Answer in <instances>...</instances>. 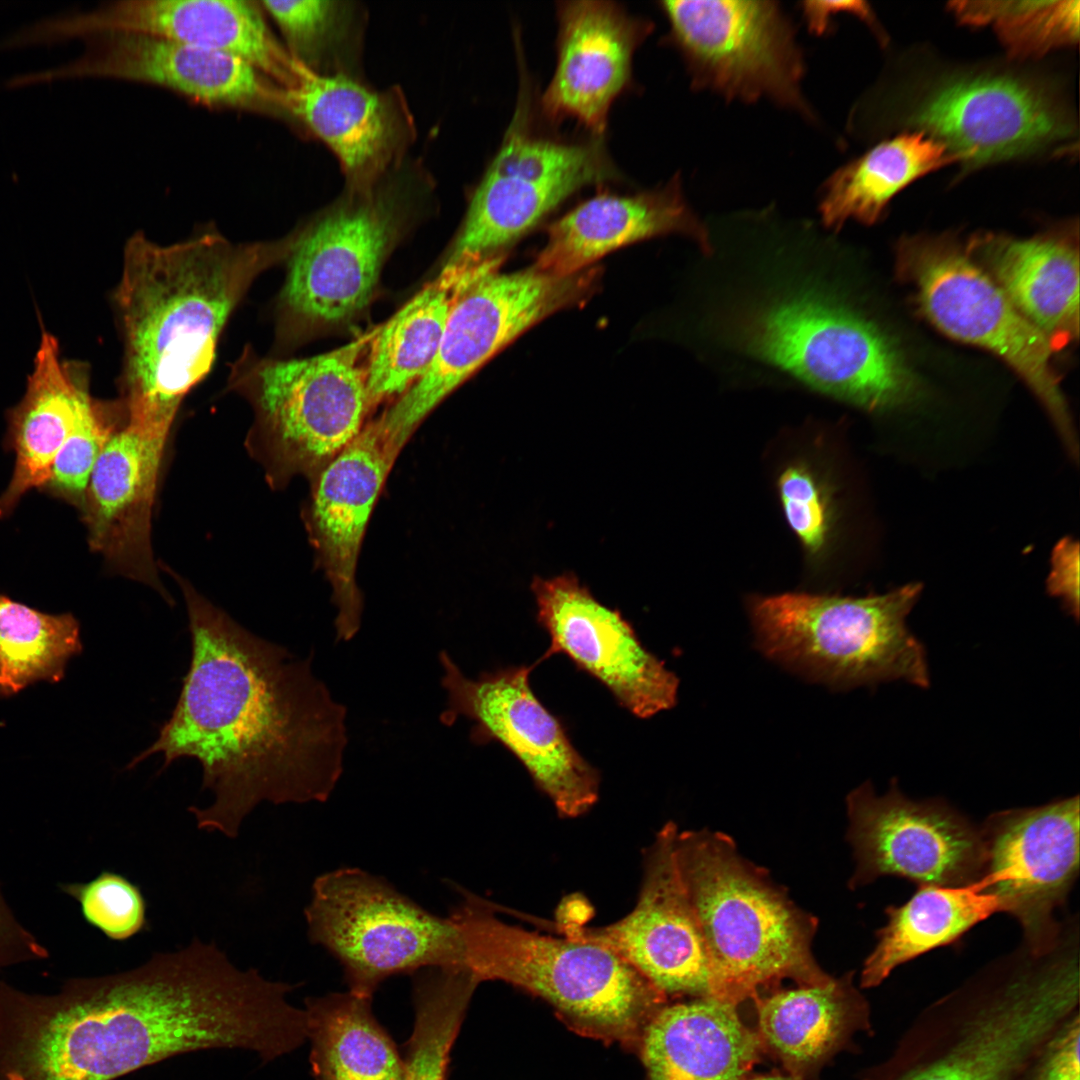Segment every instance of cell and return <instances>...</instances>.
Returning a JSON list of instances; mask_svg holds the SVG:
<instances>
[{
	"instance_id": "cell-1",
	"label": "cell",
	"mask_w": 1080,
	"mask_h": 1080,
	"mask_svg": "<svg viewBox=\"0 0 1080 1080\" xmlns=\"http://www.w3.org/2000/svg\"><path fill=\"white\" fill-rule=\"evenodd\" d=\"M289 983L198 938L52 995L0 984V1080H115L180 1054L242 1049L264 1063L306 1041Z\"/></svg>"
},
{
	"instance_id": "cell-2",
	"label": "cell",
	"mask_w": 1080,
	"mask_h": 1080,
	"mask_svg": "<svg viewBox=\"0 0 1080 1080\" xmlns=\"http://www.w3.org/2000/svg\"><path fill=\"white\" fill-rule=\"evenodd\" d=\"M178 579L189 619L191 662L170 718L128 764L162 754V770L197 760L205 807L199 829L234 838L261 802H324L344 768L347 710L299 658L249 632Z\"/></svg>"
},
{
	"instance_id": "cell-3",
	"label": "cell",
	"mask_w": 1080,
	"mask_h": 1080,
	"mask_svg": "<svg viewBox=\"0 0 1080 1080\" xmlns=\"http://www.w3.org/2000/svg\"><path fill=\"white\" fill-rule=\"evenodd\" d=\"M292 243V235L232 243L216 233L168 246L141 233L129 239L116 293L128 421L170 432L182 400L210 371L231 312Z\"/></svg>"
},
{
	"instance_id": "cell-4",
	"label": "cell",
	"mask_w": 1080,
	"mask_h": 1080,
	"mask_svg": "<svg viewBox=\"0 0 1080 1080\" xmlns=\"http://www.w3.org/2000/svg\"><path fill=\"white\" fill-rule=\"evenodd\" d=\"M929 1006L861 1080H1033L1055 1034L1079 1012L1078 954H1026Z\"/></svg>"
},
{
	"instance_id": "cell-5",
	"label": "cell",
	"mask_w": 1080,
	"mask_h": 1080,
	"mask_svg": "<svg viewBox=\"0 0 1080 1080\" xmlns=\"http://www.w3.org/2000/svg\"><path fill=\"white\" fill-rule=\"evenodd\" d=\"M675 855L707 950L708 997L738 1006L784 979L798 987L830 981L811 950L817 919L728 835L678 830Z\"/></svg>"
},
{
	"instance_id": "cell-6",
	"label": "cell",
	"mask_w": 1080,
	"mask_h": 1080,
	"mask_svg": "<svg viewBox=\"0 0 1080 1080\" xmlns=\"http://www.w3.org/2000/svg\"><path fill=\"white\" fill-rule=\"evenodd\" d=\"M449 914L467 968L479 982L499 980L549 1002L574 1031L638 1050L667 995L609 948L540 934L502 921L496 906L462 890Z\"/></svg>"
},
{
	"instance_id": "cell-7",
	"label": "cell",
	"mask_w": 1080,
	"mask_h": 1080,
	"mask_svg": "<svg viewBox=\"0 0 1080 1080\" xmlns=\"http://www.w3.org/2000/svg\"><path fill=\"white\" fill-rule=\"evenodd\" d=\"M730 322L746 353L858 408L887 411L919 395L894 341L833 295L782 292L740 308Z\"/></svg>"
},
{
	"instance_id": "cell-8",
	"label": "cell",
	"mask_w": 1080,
	"mask_h": 1080,
	"mask_svg": "<svg viewBox=\"0 0 1080 1080\" xmlns=\"http://www.w3.org/2000/svg\"><path fill=\"white\" fill-rule=\"evenodd\" d=\"M921 589L909 583L865 597L758 596L749 611L760 650L811 680L840 689L889 681L927 688L926 651L906 625Z\"/></svg>"
},
{
	"instance_id": "cell-9",
	"label": "cell",
	"mask_w": 1080,
	"mask_h": 1080,
	"mask_svg": "<svg viewBox=\"0 0 1080 1080\" xmlns=\"http://www.w3.org/2000/svg\"><path fill=\"white\" fill-rule=\"evenodd\" d=\"M422 162L407 158L376 182L341 195L293 234L281 309L291 328L343 323L370 301L405 221L432 196Z\"/></svg>"
},
{
	"instance_id": "cell-10",
	"label": "cell",
	"mask_w": 1080,
	"mask_h": 1080,
	"mask_svg": "<svg viewBox=\"0 0 1080 1080\" xmlns=\"http://www.w3.org/2000/svg\"><path fill=\"white\" fill-rule=\"evenodd\" d=\"M365 340L321 355L258 359L246 352L233 386L255 410L249 447L271 484L315 477L363 430L372 408L360 356Z\"/></svg>"
},
{
	"instance_id": "cell-11",
	"label": "cell",
	"mask_w": 1080,
	"mask_h": 1080,
	"mask_svg": "<svg viewBox=\"0 0 1080 1080\" xmlns=\"http://www.w3.org/2000/svg\"><path fill=\"white\" fill-rule=\"evenodd\" d=\"M517 51L521 78L512 119L471 194L445 265L493 259L576 192L621 179L604 137L567 139L538 128Z\"/></svg>"
},
{
	"instance_id": "cell-12",
	"label": "cell",
	"mask_w": 1080,
	"mask_h": 1080,
	"mask_svg": "<svg viewBox=\"0 0 1080 1080\" xmlns=\"http://www.w3.org/2000/svg\"><path fill=\"white\" fill-rule=\"evenodd\" d=\"M308 937L341 965L349 991L372 998L391 976L427 968H467L461 934L359 868H339L315 879L304 910Z\"/></svg>"
},
{
	"instance_id": "cell-13",
	"label": "cell",
	"mask_w": 1080,
	"mask_h": 1080,
	"mask_svg": "<svg viewBox=\"0 0 1080 1080\" xmlns=\"http://www.w3.org/2000/svg\"><path fill=\"white\" fill-rule=\"evenodd\" d=\"M897 271L936 328L996 354L1022 377L1075 456L1077 440L1052 364L1055 351L969 252L944 236L904 238L897 248Z\"/></svg>"
},
{
	"instance_id": "cell-14",
	"label": "cell",
	"mask_w": 1080,
	"mask_h": 1080,
	"mask_svg": "<svg viewBox=\"0 0 1080 1080\" xmlns=\"http://www.w3.org/2000/svg\"><path fill=\"white\" fill-rule=\"evenodd\" d=\"M496 265L497 259L487 262L460 289L429 370L373 423L392 458L427 415L487 360L593 288V271L553 277L531 267L499 274Z\"/></svg>"
},
{
	"instance_id": "cell-15",
	"label": "cell",
	"mask_w": 1080,
	"mask_h": 1080,
	"mask_svg": "<svg viewBox=\"0 0 1080 1080\" xmlns=\"http://www.w3.org/2000/svg\"><path fill=\"white\" fill-rule=\"evenodd\" d=\"M675 47L695 89L727 100H770L813 117L804 61L788 17L775 1H661Z\"/></svg>"
},
{
	"instance_id": "cell-16",
	"label": "cell",
	"mask_w": 1080,
	"mask_h": 1080,
	"mask_svg": "<svg viewBox=\"0 0 1080 1080\" xmlns=\"http://www.w3.org/2000/svg\"><path fill=\"white\" fill-rule=\"evenodd\" d=\"M441 686L446 693L440 722L452 726L460 717L474 722V744H502L526 768L558 814L576 818L599 796V771L577 751L562 723L533 693L529 675L535 665L509 666L466 676L446 651L439 654Z\"/></svg>"
},
{
	"instance_id": "cell-17",
	"label": "cell",
	"mask_w": 1080,
	"mask_h": 1080,
	"mask_svg": "<svg viewBox=\"0 0 1080 1080\" xmlns=\"http://www.w3.org/2000/svg\"><path fill=\"white\" fill-rule=\"evenodd\" d=\"M847 812L856 863L851 888L886 875L946 887L981 878V830L943 801L912 800L895 783L878 796L865 783L848 795Z\"/></svg>"
},
{
	"instance_id": "cell-18",
	"label": "cell",
	"mask_w": 1080,
	"mask_h": 1080,
	"mask_svg": "<svg viewBox=\"0 0 1080 1080\" xmlns=\"http://www.w3.org/2000/svg\"><path fill=\"white\" fill-rule=\"evenodd\" d=\"M677 832L675 823H666L646 849L639 895L623 918L588 926L585 910L563 906L550 927L609 948L666 995L708 997L707 950L679 873Z\"/></svg>"
},
{
	"instance_id": "cell-19",
	"label": "cell",
	"mask_w": 1080,
	"mask_h": 1080,
	"mask_svg": "<svg viewBox=\"0 0 1080 1080\" xmlns=\"http://www.w3.org/2000/svg\"><path fill=\"white\" fill-rule=\"evenodd\" d=\"M980 830L984 865L978 884L1020 923L1029 952L1050 951L1064 932L1054 912L1079 873L1078 795L995 813Z\"/></svg>"
},
{
	"instance_id": "cell-20",
	"label": "cell",
	"mask_w": 1080,
	"mask_h": 1080,
	"mask_svg": "<svg viewBox=\"0 0 1080 1080\" xmlns=\"http://www.w3.org/2000/svg\"><path fill=\"white\" fill-rule=\"evenodd\" d=\"M259 2L247 0H125L86 13L41 20L21 31L25 46L107 33L147 34L239 58L282 89L306 69L274 35Z\"/></svg>"
},
{
	"instance_id": "cell-21",
	"label": "cell",
	"mask_w": 1080,
	"mask_h": 1080,
	"mask_svg": "<svg viewBox=\"0 0 1080 1080\" xmlns=\"http://www.w3.org/2000/svg\"><path fill=\"white\" fill-rule=\"evenodd\" d=\"M909 121L970 167L1031 154L1073 131L1049 92L1007 75L948 79L921 97Z\"/></svg>"
},
{
	"instance_id": "cell-22",
	"label": "cell",
	"mask_w": 1080,
	"mask_h": 1080,
	"mask_svg": "<svg viewBox=\"0 0 1080 1080\" xmlns=\"http://www.w3.org/2000/svg\"><path fill=\"white\" fill-rule=\"evenodd\" d=\"M84 40V52L72 62L18 75L8 86L112 78L158 85L208 105L287 118L284 89L234 56L139 33L107 32Z\"/></svg>"
},
{
	"instance_id": "cell-23",
	"label": "cell",
	"mask_w": 1080,
	"mask_h": 1080,
	"mask_svg": "<svg viewBox=\"0 0 1080 1080\" xmlns=\"http://www.w3.org/2000/svg\"><path fill=\"white\" fill-rule=\"evenodd\" d=\"M531 590L537 620L550 636L549 649L540 661L565 654L639 718L675 705L676 675L642 645L618 610L600 603L575 575L535 577Z\"/></svg>"
},
{
	"instance_id": "cell-24",
	"label": "cell",
	"mask_w": 1080,
	"mask_h": 1080,
	"mask_svg": "<svg viewBox=\"0 0 1080 1080\" xmlns=\"http://www.w3.org/2000/svg\"><path fill=\"white\" fill-rule=\"evenodd\" d=\"M556 17L557 63L538 108L551 124L573 118L604 137L612 104L633 85L634 53L654 25L606 0L558 1Z\"/></svg>"
},
{
	"instance_id": "cell-25",
	"label": "cell",
	"mask_w": 1080,
	"mask_h": 1080,
	"mask_svg": "<svg viewBox=\"0 0 1080 1080\" xmlns=\"http://www.w3.org/2000/svg\"><path fill=\"white\" fill-rule=\"evenodd\" d=\"M284 108L288 119L335 155L349 187L372 184L400 166L417 137L399 86L375 89L363 79L307 70L297 86L284 90Z\"/></svg>"
},
{
	"instance_id": "cell-26",
	"label": "cell",
	"mask_w": 1080,
	"mask_h": 1080,
	"mask_svg": "<svg viewBox=\"0 0 1080 1080\" xmlns=\"http://www.w3.org/2000/svg\"><path fill=\"white\" fill-rule=\"evenodd\" d=\"M168 435L126 420L94 466L81 512L91 548L113 570L151 586L171 604L158 577L151 542L152 511Z\"/></svg>"
},
{
	"instance_id": "cell-27",
	"label": "cell",
	"mask_w": 1080,
	"mask_h": 1080,
	"mask_svg": "<svg viewBox=\"0 0 1080 1080\" xmlns=\"http://www.w3.org/2000/svg\"><path fill=\"white\" fill-rule=\"evenodd\" d=\"M394 462L370 424L312 479L310 530L331 585L338 642L352 640L361 627L357 561L370 515Z\"/></svg>"
},
{
	"instance_id": "cell-28",
	"label": "cell",
	"mask_w": 1080,
	"mask_h": 1080,
	"mask_svg": "<svg viewBox=\"0 0 1080 1080\" xmlns=\"http://www.w3.org/2000/svg\"><path fill=\"white\" fill-rule=\"evenodd\" d=\"M680 233L712 253L709 231L689 207L681 176L632 194L601 192L578 204L548 229L532 266L553 277L577 274L617 248L654 236Z\"/></svg>"
},
{
	"instance_id": "cell-29",
	"label": "cell",
	"mask_w": 1080,
	"mask_h": 1080,
	"mask_svg": "<svg viewBox=\"0 0 1080 1080\" xmlns=\"http://www.w3.org/2000/svg\"><path fill=\"white\" fill-rule=\"evenodd\" d=\"M639 1052L648 1080H746L764 1053L737 1006L712 997L663 1006Z\"/></svg>"
},
{
	"instance_id": "cell-30",
	"label": "cell",
	"mask_w": 1080,
	"mask_h": 1080,
	"mask_svg": "<svg viewBox=\"0 0 1080 1080\" xmlns=\"http://www.w3.org/2000/svg\"><path fill=\"white\" fill-rule=\"evenodd\" d=\"M966 250L1054 351L1078 337L1079 256L1072 240L986 234L972 239Z\"/></svg>"
},
{
	"instance_id": "cell-31",
	"label": "cell",
	"mask_w": 1080,
	"mask_h": 1080,
	"mask_svg": "<svg viewBox=\"0 0 1080 1080\" xmlns=\"http://www.w3.org/2000/svg\"><path fill=\"white\" fill-rule=\"evenodd\" d=\"M763 1052L787 1074L810 1080L859 1032H871L870 1009L852 973L819 986L776 990L755 1000Z\"/></svg>"
},
{
	"instance_id": "cell-32",
	"label": "cell",
	"mask_w": 1080,
	"mask_h": 1080,
	"mask_svg": "<svg viewBox=\"0 0 1080 1080\" xmlns=\"http://www.w3.org/2000/svg\"><path fill=\"white\" fill-rule=\"evenodd\" d=\"M77 370L60 361L56 340L44 334L26 394L10 417L15 465L0 496V517L11 512L28 491L48 482L58 453L91 397L86 379Z\"/></svg>"
},
{
	"instance_id": "cell-33",
	"label": "cell",
	"mask_w": 1080,
	"mask_h": 1080,
	"mask_svg": "<svg viewBox=\"0 0 1080 1080\" xmlns=\"http://www.w3.org/2000/svg\"><path fill=\"white\" fill-rule=\"evenodd\" d=\"M486 263L445 265L435 280L377 330L365 366L372 407L399 398L426 374L454 299Z\"/></svg>"
},
{
	"instance_id": "cell-34",
	"label": "cell",
	"mask_w": 1080,
	"mask_h": 1080,
	"mask_svg": "<svg viewBox=\"0 0 1080 1080\" xmlns=\"http://www.w3.org/2000/svg\"><path fill=\"white\" fill-rule=\"evenodd\" d=\"M997 912L999 900L978 882L920 886L904 904L886 909L887 923L878 930V942L864 962L860 987L878 986L899 965L956 942Z\"/></svg>"
},
{
	"instance_id": "cell-35",
	"label": "cell",
	"mask_w": 1080,
	"mask_h": 1080,
	"mask_svg": "<svg viewBox=\"0 0 1080 1080\" xmlns=\"http://www.w3.org/2000/svg\"><path fill=\"white\" fill-rule=\"evenodd\" d=\"M954 162L942 143L922 131L884 141L826 180L819 203L823 224L836 231L850 219L872 224L896 193Z\"/></svg>"
},
{
	"instance_id": "cell-36",
	"label": "cell",
	"mask_w": 1080,
	"mask_h": 1080,
	"mask_svg": "<svg viewBox=\"0 0 1080 1080\" xmlns=\"http://www.w3.org/2000/svg\"><path fill=\"white\" fill-rule=\"evenodd\" d=\"M372 998L350 991L306 999L316 1080H403L405 1062L374 1017Z\"/></svg>"
},
{
	"instance_id": "cell-37",
	"label": "cell",
	"mask_w": 1080,
	"mask_h": 1080,
	"mask_svg": "<svg viewBox=\"0 0 1080 1080\" xmlns=\"http://www.w3.org/2000/svg\"><path fill=\"white\" fill-rule=\"evenodd\" d=\"M293 59L318 76L362 78L368 13L357 1H259Z\"/></svg>"
},
{
	"instance_id": "cell-38",
	"label": "cell",
	"mask_w": 1080,
	"mask_h": 1080,
	"mask_svg": "<svg viewBox=\"0 0 1080 1080\" xmlns=\"http://www.w3.org/2000/svg\"><path fill=\"white\" fill-rule=\"evenodd\" d=\"M82 651L72 614H48L0 594V696L39 681L57 682Z\"/></svg>"
},
{
	"instance_id": "cell-39",
	"label": "cell",
	"mask_w": 1080,
	"mask_h": 1080,
	"mask_svg": "<svg viewBox=\"0 0 1080 1080\" xmlns=\"http://www.w3.org/2000/svg\"><path fill=\"white\" fill-rule=\"evenodd\" d=\"M414 974L415 1019L403 1080H447L452 1046L480 982L463 968L435 967Z\"/></svg>"
},
{
	"instance_id": "cell-40",
	"label": "cell",
	"mask_w": 1080,
	"mask_h": 1080,
	"mask_svg": "<svg viewBox=\"0 0 1080 1080\" xmlns=\"http://www.w3.org/2000/svg\"><path fill=\"white\" fill-rule=\"evenodd\" d=\"M949 9L963 24L991 26L1009 54L1042 56L1079 38V1H955Z\"/></svg>"
},
{
	"instance_id": "cell-41",
	"label": "cell",
	"mask_w": 1080,
	"mask_h": 1080,
	"mask_svg": "<svg viewBox=\"0 0 1080 1080\" xmlns=\"http://www.w3.org/2000/svg\"><path fill=\"white\" fill-rule=\"evenodd\" d=\"M125 421L120 401L105 404L90 397L58 453L44 487L81 510L94 466L110 437Z\"/></svg>"
},
{
	"instance_id": "cell-42",
	"label": "cell",
	"mask_w": 1080,
	"mask_h": 1080,
	"mask_svg": "<svg viewBox=\"0 0 1080 1080\" xmlns=\"http://www.w3.org/2000/svg\"><path fill=\"white\" fill-rule=\"evenodd\" d=\"M777 490L790 529L811 559L826 550L834 524L831 489L808 462L798 460L784 467Z\"/></svg>"
},
{
	"instance_id": "cell-43",
	"label": "cell",
	"mask_w": 1080,
	"mask_h": 1080,
	"mask_svg": "<svg viewBox=\"0 0 1080 1080\" xmlns=\"http://www.w3.org/2000/svg\"><path fill=\"white\" fill-rule=\"evenodd\" d=\"M63 890L80 904L85 920L111 940H128L147 927L142 892L120 874L103 871L88 883L68 884Z\"/></svg>"
},
{
	"instance_id": "cell-44",
	"label": "cell",
	"mask_w": 1080,
	"mask_h": 1080,
	"mask_svg": "<svg viewBox=\"0 0 1080 1080\" xmlns=\"http://www.w3.org/2000/svg\"><path fill=\"white\" fill-rule=\"evenodd\" d=\"M1080 1016L1076 1013L1050 1040L1033 1080H1080Z\"/></svg>"
},
{
	"instance_id": "cell-45",
	"label": "cell",
	"mask_w": 1080,
	"mask_h": 1080,
	"mask_svg": "<svg viewBox=\"0 0 1080 1080\" xmlns=\"http://www.w3.org/2000/svg\"><path fill=\"white\" fill-rule=\"evenodd\" d=\"M1078 544L1064 539L1057 544L1052 557V571L1048 578V590L1060 598L1070 615H1079Z\"/></svg>"
},
{
	"instance_id": "cell-46",
	"label": "cell",
	"mask_w": 1080,
	"mask_h": 1080,
	"mask_svg": "<svg viewBox=\"0 0 1080 1080\" xmlns=\"http://www.w3.org/2000/svg\"><path fill=\"white\" fill-rule=\"evenodd\" d=\"M47 956V950L17 921L0 891V968Z\"/></svg>"
},
{
	"instance_id": "cell-47",
	"label": "cell",
	"mask_w": 1080,
	"mask_h": 1080,
	"mask_svg": "<svg viewBox=\"0 0 1080 1080\" xmlns=\"http://www.w3.org/2000/svg\"><path fill=\"white\" fill-rule=\"evenodd\" d=\"M746 1080H804V1079L795 1078V1077L790 1076L788 1074L787 1075L769 1074V1075H761V1076H756V1077H752V1078H747Z\"/></svg>"
}]
</instances>
